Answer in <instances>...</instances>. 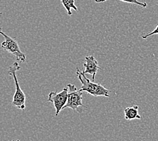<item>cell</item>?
Returning a JSON list of instances; mask_svg holds the SVG:
<instances>
[{
  "label": "cell",
  "mask_w": 158,
  "mask_h": 141,
  "mask_svg": "<svg viewBox=\"0 0 158 141\" xmlns=\"http://www.w3.org/2000/svg\"><path fill=\"white\" fill-rule=\"evenodd\" d=\"M77 75L81 83V87L79 90L81 92H86L93 96L110 97V90L106 89L99 83H94L88 79L82 71L77 68Z\"/></svg>",
  "instance_id": "cell-1"
},
{
  "label": "cell",
  "mask_w": 158,
  "mask_h": 141,
  "mask_svg": "<svg viewBox=\"0 0 158 141\" xmlns=\"http://www.w3.org/2000/svg\"><path fill=\"white\" fill-rule=\"evenodd\" d=\"M20 69V66L18 63H14L12 65L9 67L8 74L12 76L14 80V84L16 86V91L14 93L12 100V105L20 108L21 110H24L26 108V95H24L23 90L20 87L19 81H18L16 73L17 71Z\"/></svg>",
  "instance_id": "cell-2"
},
{
  "label": "cell",
  "mask_w": 158,
  "mask_h": 141,
  "mask_svg": "<svg viewBox=\"0 0 158 141\" xmlns=\"http://www.w3.org/2000/svg\"><path fill=\"white\" fill-rule=\"evenodd\" d=\"M68 100L64 109L66 108H70L74 111H77L78 113H82V108H87V107L82 103V92L79 91L77 87L73 84H68Z\"/></svg>",
  "instance_id": "cell-3"
},
{
  "label": "cell",
  "mask_w": 158,
  "mask_h": 141,
  "mask_svg": "<svg viewBox=\"0 0 158 141\" xmlns=\"http://www.w3.org/2000/svg\"><path fill=\"white\" fill-rule=\"evenodd\" d=\"M0 34L5 39L4 42H3L1 44L2 48L15 56L16 60H19V62L24 63L27 59L26 55L20 50L19 43H18L16 39L6 34L2 31V28L0 29Z\"/></svg>",
  "instance_id": "cell-4"
},
{
  "label": "cell",
  "mask_w": 158,
  "mask_h": 141,
  "mask_svg": "<svg viewBox=\"0 0 158 141\" xmlns=\"http://www.w3.org/2000/svg\"><path fill=\"white\" fill-rule=\"evenodd\" d=\"M68 88L66 86L60 92H51L48 95V102L52 103L56 108V116H57L60 111L64 109L68 100Z\"/></svg>",
  "instance_id": "cell-5"
},
{
  "label": "cell",
  "mask_w": 158,
  "mask_h": 141,
  "mask_svg": "<svg viewBox=\"0 0 158 141\" xmlns=\"http://www.w3.org/2000/svg\"><path fill=\"white\" fill-rule=\"evenodd\" d=\"M85 70L82 71L84 74H90L92 75V81L94 82L95 76L99 70H102V68L99 66L98 60L93 55L85 56V63H83Z\"/></svg>",
  "instance_id": "cell-6"
},
{
  "label": "cell",
  "mask_w": 158,
  "mask_h": 141,
  "mask_svg": "<svg viewBox=\"0 0 158 141\" xmlns=\"http://www.w3.org/2000/svg\"><path fill=\"white\" fill-rule=\"evenodd\" d=\"M124 118L127 120H133L135 119H141V117L139 114V107L134 105L131 107H126L124 109Z\"/></svg>",
  "instance_id": "cell-7"
},
{
  "label": "cell",
  "mask_w": 158,
  "mask_h": 141,
  "mask_svg": "<svg viewBox=\"0 0 158 141\" xmlns=\"http://www.w3.org/2000/svg\"><path fill=\"white\" fill-rule=\"evenodd\" d=\"M60 2L62 3L63 6L66 10V12L69 16H71L72 14H73L71 9H74L76 11L78 10L77 7L75 6L74 0H60Z\"/></svg>",
  "instance_id": "cell-8"
},
{
  "label": "cell",
  "mask_w": 158,
  "mask_h": 141,
  "mask_svg": "<svg viewBox=\"0 0 158 141\" xmlns=\"http://www.w3.org/2000/svg\"><path fill=\"white\" fill-rule=\"evenodd\" d=\"M107 0H95V2L96 3H101V2H106ZM119 1L124 2L126 3H132V4H135L142 7V8H146L147 6V3L145 2H140L138 0H119Z\"/></svg>",
  "instance_id": "cell-9"
},
{
  "label": "cell",
  "mask_w": 158,
  "mask_h": 141,
  "mask_svg": "<svg viewBox=\"0 0 158 141\" xmlns=\"http://www.w3.org/2000/svg\"><path fill=\"white\" fill-rule=\"evenodd\" d=\"M153 35H158V24L156 26L155 29H154L152 32L149 33H147L145 35H143L142 38L143 39H147V37H150V36Z\"/></svg>",
  "instance_id": "cell-10"
},
{
  "label": "cell",
  "mask_w": 158,
  "mask_h": 141,
  "mask_svg": "<svg viewBox=\"0 0 158 141\" xmlns=\"http://www.w3.org/2000/svg\"><path fill=\"white\" fill-rule=\"evenodd\" d=\"M12 141H20V140H12Z\"/></svg>",
  "instance_id": "cell-11"
},
{
  "label": "cell",
  "mask_w": 158,
  "mask_h": 141,
  "mask_svg": "<svg viewBox=\"0 0 158 141\" xmlns=\"http://www.w3.org/2000/svg\"><path fill=\"white\" fill-rule=\"evenodd\" d=\"M2 14H3V13H2V12H0V16H1L2 15Z\"/></svg>",
  "instance_id": "cell-12"
}]
</instances>
